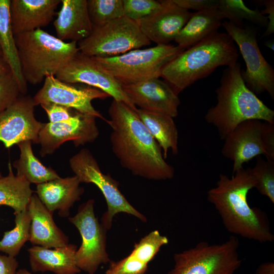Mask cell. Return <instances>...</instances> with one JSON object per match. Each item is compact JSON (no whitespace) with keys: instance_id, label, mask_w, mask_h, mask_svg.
Returning a JSON list of instances; mask_svg holds the SVG:
<instances>
[{"instance_id":"1","label":"cell","mask_w":274,"mask_h":274,"mask_svg":"<svg viewBox=\"0 0 274 274\" xmlns=\"http://www.w3.org/2000/svg\"><path fill=\"white\" fill-rule=\"evenodd\" d=\"M106 122L111 128L112 150L121 165L132 174L152 180H165L175 175L162 149L134 111L113 100Z\"/></svg>"},{"instance_id":"2","label":"cell","mask_w":274,"mask_h":274,"mask_svg":"<svg viewBox=\"0 0 274 274\" xmlns=\"http://www.w3.org/2000/svg\"><path fill=\"white\" fill-rule=\"evenodd\" d=\"M255 185L251 168L243 167L231 178L220 174L207 198L229 232L260 243L271 242L274 235L267 215L259 208L251 207L247 201L248 192Z\"/></svg>"},{"instance_id":"3","label":"cell","mask_w":274,"mask_h":274,"mask_svg":"<svg viewBox=\"0 0 274 274\" xmlns=\"http://www.w3.org/2000/svg\"><path fill=\"white\" fill-rule=\"evenodd\" d=\"M238 49L226 32L216 31L186 49L163 67V78L178 94L221 66L236 63Z\"/></svg>"},{"instance_id":"4","label":"cell","mask_w":274,"mask_h":274,"mask_svg":"<svg viewBox=\"0 0 274 274\" xmlns=\"http://www.w3.org/2000/svg\"><path fill=\"white\" fill-rule=\"evenodd\" d=\"M217 102L205 115L207 122L214 126L224 140L241 123L257 119L274 123V111L250 90L241 75V65L236 62L222 73L216 90Z\"/></svg>"},{"instance_id":"5","label":"cell","mask_w":274,"mask_h":274,"mask_svg":"<svg viewBox=\"0 0 274 274\" xmlns=\"http://www.w3.org/2000/svg\"><path fill=\"white\" fill-rule=\"evenodd\" d=\"M14 38L22 75L32 85L55 76L79 51L77 43L61 41L41 28Z\"/></svg>"},{"instance_id":"6","label":"cell","mask_w":274,"mask_h":274,"mask_svg":"<svg viewBox=\"0 0 274 274\" xmlns=\"http://www.w3.org/2000/svg\"><path fill=\"white\" fill-rule=\"evenodd\" d=\"M178 46L158 44L109 57H92L122 86L159 78L164 65L183 51Z\"/></svg>"},{"instance_id":"7","label":"cell","mask_w":274,"mask_h":274,"mask_svg":"<svg viewBox=\"0 0 274 274\" xmlns=\"http://www.w3.org/2000/svg\"><path fill=\"white\" fill-rule=\"evenodd\" d=\"M239 245L234 235L221 244L198 243L174 254V265L167 274H234L242 263Z\"/></svg>"},{"instance_id":"8","label":"cell","mask_w":274,"mask_h":274,"mask_svg":"<svg viewBox=\"0 0 274 274\" xmlns=\"http://www.w3.org/2000/svg\"><path fill=\"white\" fill-rule=\"evenodd\" d=\"M150 44L137 22L124 16L93 27L87 38L77 43L82 53L100 57L118 56Z\"/></svg>"},{"instance_id":"9","label":"cell","mask_w":274,"mask_h":274,"mask_svg":"<svg viewBox=\"0 0 274 274\" xmlns=\"http://www.w3.org/2000/svg\"><path fill=\"white\" fill-rule=\"evenodd\" d=\"M69 163L80 183L94 184L103 194L108 209L102 216L101 224L107 230L111 228L114 216L120 213L131 215L143 222L147 221L146 216L135 209L121 192L118 182L110 174L101 172L88 149H81L70 158Z\"/></svg>"},{"instance_id":"10","label":"cell","mask_w":274,"mask_h":274,"mask_svg":"<svg viewBox=\"0 0 274 274\" xmlns=\"http://www.w3.org/2000/svg\"><path fill=\"white\" fill-rule=\"evenodd\" d=\"M224 140L222 154L233 162L232 174L260 155L274 161V123L248 120L239 124Z\"/></svg>"},{"instance_id":"11","label":"cell","mask_w":274,"mask_h":274,"mask_svg":"<svg viewBox=\"0 0 274 274\" xmlns=\"http://www.w3.org/2000/svg\"><path fill=\"white\" fill-rule=\"evenodd\" d=\"M232 39L245 61L246 68L241 75L247 87L253 93L267 92L274 99V69L265 59L259 49L258 29L239 27L224 20L222 25Z\"/></svg>"},{"instance_id":"12","label":"cell","mask_w":274,"mask_h":274,"mask_svg":"<svg viewBox=\"0 0 274 274\" xmlns=\"http://www.w3.org/2000/svg\"><path fill=\"white\" fill-rule=\"evenodd\" d=\"M94 204V199H89L79 206L74 216L68 218L82 237L75 254L77 265L88 274H94L100 265L110 262L106 249L107 230L95 216Z\"/></svg>"},{"instance_id":"13","label":"cell","mask_w":274,"mask_h":274,"mask_svg":"<svg viewBox=\"0 0 274 274\" xmlns=\"http://www.w3.org/2000/svg\"><path fill=\"white\" fill-rule=\"evenodd\" d=\"M58 80L68 84L83 83L106 93L114 100L121 101L134 111L122 86L93 57L79 51L55 75Z\"/></svg>"},{"instance_id":"14","label":"cell","mask_w":274,"mask_h":274,"mask_svg":"<svg viewBox=\"0 0 274 274\" xmlns=\"http://www.w3.org/2000/svg\"><path fill=\"white\" fill-rule=\"evenodd\" d=\"M96 118L76 111L66 121L43 123L38 141L41 146V156L53 154L67 141H72L75 147L94 141L99 134Z\"/></svg>"},{"instance_id":"15","label":"cell","mask_w":274,"mask_h":274,"mask_svg":"<svg viewBox=\"0 0 274 274\" xmlns=\"http://www.w3.org/2000/svg\"><path fill=\"white\" fill-rule=\"evenodd\" d=\"M108 97V94L99 89L89 86L76 87L58 80L55 76H49L45 79L43 86L32 98L35 106L56 104L106 121L107 119L93 107L92 101Z\"/></svg>"},{"instance_id":"16","label":"cell","mask_w":274,"mask_h":274,"mask_svg":"<svg viewBox=\"0 0 274 274\" xmlns=\"http://www.w3.org/2000/svg\"><path fill=\"white\" fill-rule=\"evenodd\" d=\"M35 107L32 97L21 94L0 113V142L6 148L26 141L38 144L43 123L36 118Z\"/></svg>"},{"instance_id":"17","label":"cell","mask_w":274,"mask_h":274,"mask_svg":"<svg viewBox=\"0 0 274 274\" xmlns=\"http://www.w3.org/2000/svg\"><path fill=\"white\" fill-rule=\"evenodd\" d=\"M131 102L140 109L169 115L178 114L180 100L178 95L164 80L153 78L122 86Z\"/></svg>"},{"instance_id":"18","label":"cell","mask_w":274,"mask_h":274,"mask_svg":"<svg viewBox=\"0 0 274 274\" xmlns=\"http://www.w3.org/2000/svg\"><path fill=\"white\" fill-rule=\"evenodd\" d=\"M160 1L161 6L157 11L136 22L151 42L169 44L175 40L192 13L179 7L173 0Z\"/></svg>"},{"instance_id":"19","label":"cell","mask_w":274,"mask_h":274,"mask_svg":"<svg viewBox=\"0 0 274 274\" xmlns=\"http://www.w3.org/2000/svg\"><path fill=\"white\" fill-rule=\"evenodd\" d=\"M60 3L61 0H10V18L14 35L48 25Z\"/></svg>"},{"instance_id":"20","label":"cell","mask_w":274,"mask_h":274,"mask_svg":"<svg viewBox=\"0 0 274 274\" xmlns=\"http://www.w3.org/2000/svg\"><path fill=\"white\" fill-rule=\"evenodd\" d=\"M61 9L53 22L57 38L77 43L87 38L93 30L87 0H61Z\"/></svg>"},{"instance_id":"21","label":"cell","mask_w":274,"mask_h":274,"mask_svg":"<svg viewBox=\"0 0 274 274\" xmlns=\"http://www.w3.org/2000/svg\"><path fill=\"white\" fill-rule=\"evenodd\" d=\"M27 210L31 219L29 241L34 246L56 248L68 244V238L56 225L50 212L38 195L32 194Z\"/></svg>"},{"instance_id":"22","label":"cell","mask_w":274,"mask_h":274,"mask_svg":"<svg viewBox=\"0 0 274 274\" xmlns=\"http://www.w3.org/2000/svg\"><path fill=\"white\" fill-rule=\"evenodd\" d=\"M76 176L59 177L48 182L37 185L38 197L52 213L58 211L62 217L70 214V209L81 199L84 188Z\"/></svg>"},{"instance_id":"23","label":"cell","mask_w":274,"mask_h":274,"mask_svg":"<svg viewBox=\"0 0 274 274\" xmlns=\"http://www.w3.org/2000/svg\"><path fill=\"white\" fill-rule=\"evenodd\" d=\"M168 243L166 236L158 230H153L135 244L127 256L111 261L105 274H145L149 262Z\"/></svg>"},{"instance_id":"24","label":"cell","mask_w":274,"mask_h":274,"mask_svg":"<svg viewBox=\"0 0 274 274\" xmlns=\"http://www.w3.org/2000/svg\"><path fill=\"white\" fill-rule=\"evenodd\" d=\"M77 249L76 245L70 244L53 249L33 246L28 249L31 270L35 272L49 271L56 274L79 273L81 270L75 258Z\"/></svg>"},{"instance_id":"25","label":"cell","mask_w":274,"mask_h":274,"mask_svg":"<svg viewBox=\"0 0 274 274\" xmlns=\"http://www.w3.org/2000/svg\"><path fill=\"white\" fill-rule=\"evenodd\" d=\"M217 7L192 13L174 40L177 46L187 49L218 31L224 19Z\"/></svg>"},{"instance_id":"26","label":"cell","mask_w":274,"mask_h":274,"mask_svg":"<svg viewBox=\"0 0 274 274\" xmlns=\"http://www.w3.org/2000/svg\"><path fill=\"white\" fill-rule=\"evenodd\" d=\"M136 112L150 134L162 149L166 159L170 150L178 153V131L174 118L165 114L138 109Z\"/></svg>"},{"instance_id":"27","label":"cell","mask_w":274,"mask_h":274,"mask_svg":"<svg viewBox=\"0 0 274 274\" xmlns=\"http://www.w3.org/2000/svg\"><path fill=\"white\" fill-rule=\"evenodd\" d=\"M10 5V0H0V47L3 57L16 78L22 93L26 94L27 85L22 74L12 29Z\"/></svg>"},{"instance_id":"28","label":"cell","mask_w":274,"mask_h":274,"mask_svg":"<svg viewBox=\"0 0 274 274\" xmlns=\"http://www.w3.org/2000/svg\"><path fill=\"white\" fill-rule=\"evenodd\" d=\"M32 142H22L17 145L20 149V156L13 164L17 170L16 175L25 179L30 184L37 185L59 178L52 168L44 165L34 155Z\"/></svg>"},{"instance_id":"29","label":"cell","mask_w":274,"mask_h":274,"mask_svg":"<svg viewBox=\"0 0 274 274\" xmlns=\"http://www.w3.org/2000/svg\"><path fill=\"white\" fill-rule=\"evenodd\" d=\"M7 176L0 177V206L12 208L14 213L26 210L33 191L24 178L14 175L12 165L8 164Z\"/></svg>"},{"instance_id":"30","label":"cell","mask_w":274,"mask_h":274,"mask_svg":"<svg viewBox=\"0 0 274 274\" xmlns=\"http://www.w3.org/2000/svg\"><path fill=\"white\" fill-rule=\"evenodd\" d=\"M14 214L15 226L4 232L0 241V252L15 257L24 244L29 241L31 219L27 209Z\"/></svg>"},{"instance_id":"31","label":"cell","mask_w":274,"mask_h":274,"mask_svg":"<svg viewBox=\"0 0 274 274\" xmlns=\"http://www.w3.org/2000/svg\"><path fill=\"white\" fill-rule=\"evenodd\" d=\"M218 9L223 19L239 27H243L244 20H248L260 26L265 27L268 23L266 16L258 8L251 9L242 0H219Z\"/></svg>"},{"instance_id":"32","label":"cell","mask_w":274,"mask_h":274,"mask_svg":"<svg viewBox=\"0 0 274 274\" xmlns=\"http://www.w3.org/2000/svg\"><path fill=\"white\" fill-rule=\"evenodd\" d=\"M87 8L93 27L124 16L122 0H87Z\"/></svg>"},{"instance_id":"33","label":"cell","mask_w":274,"mask_h":274,"mask_svg":"<svg viewBox=\"0 0 274 274\" xmlns=\"http://www.w3.org/2000/svg\"><path fill=\"white\" fill-rule=\"evenodd\" d=\"M259 192L274 203V161L257 156L255 166L251 168Z\"/></svg>"},{"instance_id":"34","label":"cell","mask_w":274,"mask_h":274,"mask_svg":"<svg viewBox=\"0 0 274 274\" xmlns=\"http://www.w3.org/2000/svg\"><path fill=\"white\" fill-rule=\"evenodd\" d=\"M124 16L138 21L154 13L161 6L160 1L122 0Z\"/></svg>"},{"instance_id":"35","label":"cell","mask_w":274,"mask_h":274,"mask_svg":"<svg viewBox=\"0 0 274 274\" xmlns=\"http://www.w3.org/2000/svg\"><path fill=\"white\" fill-rule=\"evenodd\" d=\"M21 94L19 85L11 70L1 76L0 113L12 104Z\"/></svg>"},{"instance_id":"36","label":"cell","mask_w":274,"mask_h":274,"mask_svg":"<svg viewBox=\"0 0 274 274\" xmlns=\"http://www.w3.org/2000/svg\"><path fill=\"white\" fill-rule=\"evenodd\" d=\"M48 117L49 122L56 123L66 121L73 115L70 109L62 106L48 104L41 105Z\"/></svg>"},{"instance_id":"37","label":"cell","mask_w":274,"mask_h":274,"mask_svg":"<svg viewBox=\"0 0 274 274\" xmlns=\"http://www.w3.org/2000/svg\"><path fill=\"white\" fill-rule=\"evenodd\" d=\"M179 7L186 10L196 12L218 7L219 0H173Z\"/></svg>"},{"instance_id":"38","label":"cell","mask_w":274,"mask_h":274,"mask_svg":"<svg viewBox=\"0 0 274 274\" xmlns=\"http://www.w3.org/2000/svg\"><path fill=\"white\" fill-rule=\"evenodd\" d=\"M263 3L265 9L260 12L264 15L268 14V16H266L268 23L266 30L262 36V38H264L269 36L274 32V1L266 0L264 1Z\"/></svg>"},{"instance_id":"39","label":"cell","mask_w":274,"mask_h":274,"mask_svg":"<svg viewBox=\"0 0 274 274\" xmlns=\"http://www.w3.org/2000/svg\"><path fill=\"white\" fill-rule=\"evenodd\" d=\"M18 266L15 257L0 254V274H16Z\"/></svg>"},{"instance_id":"40","label":"cell","mask_w":274,"mask_h":274,"mask_svg":"<svg viewBox=\"0 0 274 274\" xmlns=\"http://www.w3.org/2000/svg\"><path fill=\"white\" fill-rule=\"evenodd\" d=\"M255 274H274V263L266 262L261 264L256 268Z\"/></svg>"},{"instance_id":"41","label":"cell","mask_w":274,"mask_h":274,"mask_svg":"<svg viewBox=\"0 0 274 274\" xmlns=\"http://www.w3.org/2000/svg\"><path fill=\"white\" fill-rule=\"evenodd\" d=\"M10 68L4 58H0V77L10 71Z\"/></svg>"},{"instance_id":"42","label":"cell","mask_w":274,"mask_h":274,"mask_svg":"<svg viewBox=\"0 0 274 274\" xmlns=\"http://www.w3.org/2000/svg\"><path fill=\"white\" fill-rule=\"evenodd\" d=\"M273 40H269L266 41L264 42V45L269 48H270L271 50L273 51L274 48H273Z\"/></svg>"},{"instance_id":"43","label":"cell","mask_w":274,"mask_h":274,"mask_svg":"<svg viewBox=\"0 0 274 274\" xmlns=\"http://www.w3.org/2000/svg\"><path fill=\"white\" fill-rule=\"evenodd\" d=\"M16 274H32L27 270L25 269H19L17 272Z\"/></svg>"},{"instance_id":"44","label":"cell","mask_w":274,"mask_h":274,"mask_svg":"<svg viewBox=\"0 0 274 274\" xmlns=\"http://www.w3.org/2000/svg\"><path fill=\"white\" fill-rule=\"evenodd\" d=\"M4 58V57H3V54L2 51V49H1V47H0V58Z\"/></svg>"},{"instance_id":"45","label":"cell","mask_w":274,"mask_h":274,"mask_svg":"<svg viewBox=\"0 0 274 274\" xmlns=\"http://www.w3.org/2000/svg\"><path fill=\"white\" fill-rule=\"evenodd\" d=\"M2 177V174H1V173H0V177Z\"/></svg>"}]
</instances>
